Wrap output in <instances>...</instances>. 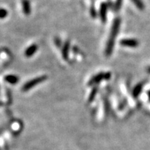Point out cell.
Here are the masks:
<instances>
[{"instance_id": "1", "label": "cell", "mask_w": 150, "mask_h": 150, "mask_svg": "<svg viewBox=\"0 0 150 150\" xmlns=\"http://www.w3.org/2000/svg\"><path fill=\"white\" fill-rule=\"evenodd\" d=\"M120 24L121 20L119 17L115 19V20L113 21L112 27H111L110 35H109V40H108L107 44H106V47L105 54L106 56H109L112 54L113 51L114 45H115V38H116L117 34H118V32L120 31Z\"/></svg>"}, {"instance_id": "2", "label": "cell", "mask_w": 150, "mask_h": 150, "mask_svg": "<svg viewBox=\"0 0 150 150\" xmlns=\"http://www.w3.org/2000/svg\"><path fill=\"white\" fill-rule=\"evenodd\" d=\"M47 76H41V77H36V78L30 80L29 81L27 82V83L22 86V90L23 92L28 91V90L31 89L33 87H35V85H37L38 84H39V83L44 81L47 79Z\"/></svg>"}, {"instance_id": "3", "label": "cell", "mask_w": 150, "mask_h": 150, "mask_svg": "<svg viewBox=\"0 0 150 150\" xmlns=\"http://www.w3.org/2000/svg\"><path fill=\"white\" fill-rule=\"evenodd\" d=\"M111 77V74L110 72H101V73L97 74V75L94 76L90 80V81L88 82V85H93L94 84H97L99 82L101 81L102 80H109L110 79Z\"/></svg>"}, {"instance_id": "4", "label": "cell", "mask_w": 150, "mask_h": 150, "mask_svg": "<svg viewBox=\"0 0 150 150\" xmlns=\"http://www.w3.org/2000/svg\"><path fill=\"white\" fill-rule=\"evenodd\" d=\"M120 45L124 47H136L139 45L138 40L135 39H123L120 41Z\"/></svg>"}, {"instance_id": "5", "label": "cell", "mask_w": 150, "mask_h": 150, "mask_svg": "<svg viewBox=\"0 0 150 150\" xmlns=\"http://www.w3.org/2000/svg\"><path fill=\"white\" fill-rule=\"evenodd\" d=\"M108 4L106 3H102L100 6L99 9V15L102 22H105L106 21V15H107Z\"/></svg>"}, {"instance_id": "6", "label": "cell", "mask_w": 150, "mask_h": 150, "mask_svg": "<svg viewBox=\"0 0 150 150\" xmlns=\"http://www.w3.org/2000/svg\"><path fill=\"white\" fill-rule=\"evenodd\" d=\"M37 50H38V45L36 44L31 45L30 47H29L26 49L25 53V56L28 58L31 57V56L36 52Z\"/></svg>"}, {"instance_id": "7", "label": "cell", "mask_w": 150, "mask_h": 150, "mask_svg": "<svg viewBox=\"0 0 150 150\" xmlns=\"http://www.w3.org/2000/svg\"><path fill=\"white\" fill-rule=\"evenodd\" d=\"M69 49H70V42L66 41L62 48V56L64 60L65 61L68 59Z\"/></svg>"}, {"instance_id": "8", "label": "cell", "mask_w": 150, "mask_h": 150, "mask_svg": "<svg viewBox=\"0 0 150 150\" xmlns=\"http://www.w3.org/2000/svg\"><path fill=\"white\" fill-rule=\"evenodd\" d=\"M4 79H5L6 81H7L8 83L13 85H15L16 83H18L19 77L15 75H7L4 77Z\"/></svg>"}, {"instance_id": "9", "label": "cell", "mask_w": 150, "mask_h": 150, "mask_svg": "<svg viewBox=\"0 0 150 150\" xmlns=\"http://www.w3.org/2000/svg\"><path fill=\"white\" fill-rule=\"evenodd\" d=\"M22 8H23V12L25 15H29L31 13V5L29 0H23L22 1Z\"/></svg>"}, {"instance_id": "10", "label": "cell", "mask_w": 150, "mask_h": 150, "mask_svg": "<svg viewBox=\"0 0 150 150\" xmlns=\"http://www.w3.org/2000/svg\"><path fill=\"white\" fill-rule=\"evenodd\" d=\"M142 90H143V84L142 83H139V84L135 85L134 89L133 90V96L134 97H137L140 94Z\"/></svg>"}, {"instance_id": "11", "label": "cell", "mask_w": 150, "mask_h": 150, "mask_svg": "<svg viewBox=\"0 0 150 150\" xmlns=\"http://www.w3.org/2000/svg\"><path fill=\"white\" fill-rule=\"evenodd\" d=\"M131 1L138 9H140V10H143L145 9V4H143L142 0H131Z\"/></svg>"}, {"instance_id": "12", "label": "cell", "mask_w": 150, "mask_h": 150, "mask_svg": "<svg viewBox=\"0 0 150 150\" xmlns=\"http://www.w3.org/2000/svg\"><path fill=\"white\" fill-rule=\"evenodd\" d=\"M97 93V88H94L92 90L91 93H90L89 95V97H88V101L89 102H91V101H93L94 100L95 97H96Z\"/></svg>"}, {"instance_id": "13", "label": "cell", "mask_w": 150, "mask_h": 150, "mask_svg": "<svg viewBox=\"0 0 150 150\" xmlns=\"http://www.w3.org/2000/svg\"><path fill=\"white\" fill-rule=\"evenodd\" d=\"M8 11L5 9H0V19H4L7 17Z\"/></svg>"}, {"instance_id": "14", "label": "cell", "mask_w": 150, "mask_h": 150, "mask_svg": "<svg viewBox=\"0 0 150 150\" xmlns=\"http://www.w3.org/2000/svg\"><path fill=\"white\" fill-rule=\"evenodd\" d=\"M122 1H123V0H117V1H116L115 5V11H118L119 10H120L121 6H122Z\"/></svg>"}, {"instance_id": "15", "label": "cell", "mask_w": 150, "mask_h": 150, "mask_svg": "<svg viewBox=\"0 0 150 150\" xmlns=\"http://www.w3.org/2000/svg\"><path fill=\"white\" fill-rule=\"evenodd\" d=\"M90 15L93 18H95L97 17V12L94 7H91V9H90Z\"/></svg>"}, {"instance_id": "16", "label": "cell", "mask_w": 150, "mask_h": 150, "mask_svg": "<svg viewBox=\"0 0 150 150\" xmlns=\"http://www.w3.org/2000/svg\"><path fill=\"white\" fill-rule=\"evenodd\" d=\"M54 43H55V45L56 46L58 47H61V40L59 38H55V39H54Z\"/></svg>"}, {"instance_id": "17", "label": "cell", "mask_w": 150, "mask_h": 150, "mask_svg": "<svg viewBox=\"0 0 150 150\" xmlns=\"http://www.w3.org/2000/svg\"><path fill=\"white\" fill-rule=\"evenodd\" d=\"M148 96H149V100H150V92L148 93Z\"/></svg>"}, {"instance_id": "18", "label": "cell", "mask_w": 150, "mask_h": 150, "mask_svg": "<svg viewBox=\"0 0 150 150\" xmlns=\"http://www.w3.org/2000/svg\"><path fill=\"white\" fill-rule=\"evenodd\" d=\"M147 71H148V72H149V73H150V67H149V68H148V70H147Z\"/></svg>"}, {"instance_id": "19", "label": "cell", "mask_w": 150, "mask_h": 150, "mask_svg": "<svg viewBox=\"0 0 150 150\" xmlns=\"http://www.w3.org/2000/svg\"><path fill=\"white\" fill-rule=\"evenodd\" d=\"M3 105V103L2 102H1V101H0V106H1Z\"/></svg>"}]
</instances>
